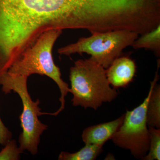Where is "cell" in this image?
Masks as SVG:
<instances>
[{
    "mask_svg": "<svg viewBox=\"0 0 160 160\" xmlns=\"http://www.w3.org/2000/svg\"><path fill=\"white\" fill-rule=\"evenodd\" d=\"M28 78L6 72L0 77V85L5 94L12 91L17 93L22 103L23 109L19 118L22 131L19 138V148L22 152L27 150L32 155L38 153L41 136L48 126L42 123L38 117L43 112L39 107L38 99H32L27 88Z\"/></svg>",
    "mask_w": 160,
    "mask_h": 160,
    "instance_id": "obj_3",
    "label": "cell"
},
{
    "mask_svg": "<svg viewBox=\"0 0 160 160\" xmlns=\"http://www.w3.org/2000/svg\"><path fill=\"white\" fill-rule=\"evenodd\" d=\"M158 78V69L148 95L142 104L132 110H127L122 126L111 139L116 146L129 150L137 158L143 159L149 151L150 135L146 109L152 90Z\"/></svg>",
    "mask_w": 160,
    "mask_h": 160,
    "instance_id": "obj_5",
    "label": "cell"
},
{
    "mask_svg": "<svg viewBox=\"0 0 160 160\" xmlns=\"http://www.w3.org/2000/svg\"><path fill=\"white\" fill-rule=\"evenodd\" d=\"M136 65L129 57L120 56L106 69L107 79L112 88H125L133 81Z\"/></svg>",
    "mask_w": 160,
    "mask_h": 160,
    "instance_id": "obj_6",
    "label": "cell"
},
{
    "mask_svg": "<svg viewBox=\"0 0 160 160\" xmlns=\"http://www.w3.org/2000/svg\"><path fill=\"white\" fill-rule=\"evenodd\" d=\"M135 49H146L154 51L158 57L160 55V25L149 32L141 35L132 46Z\"/></svg>",
    "mask_w": 160,
    "mask_h": 160,
    "instance_id": "obj_10",
    "label": "cell"
},
{
    "mask_svg": "<svg viewBox=\"0 0 160 160\" xmlns=\"http://www.w3.org/2000/svg\"><path fill=\"white\" fill-rule=\"evenodd\" d=\"M139 35L128 30H117L92 33L82 38L76 43L58 49L61 55L86 53L92 60L107 69L115 59L121 56L123 50L132 46Z\"/></svg>",
    "mask_w": 160,
    "mask_h": 160,
    "instance_id": "obj_4",
    "label": "cell"
},
{
    "mask_svg": "<svg viewBox=\"0 0 160 160\" xmlns=\"http://www.w3.org/2000/svg\"><path fill=\"white\" fill-rule=\"evenodd\" d=\"M69 79L74 106L97 110L103 103L111 102L118 94L108 82L106 69L89 59L76 61L70 68Z\"/></svg>",
    "mask_w": 160,
    "mask_h": 160,
    "instance_id": "obj_2",
    "label": "cell"
},
{
    "mask_svg": "<svg viewBox=\"0 0 160 160\" xmlns=\"http://www.w3.org/2000/svg\"><path fill=\"white\" fill-rule=\"evenodd\" d=\"M125 114L117 119L87 127L83 130L82 139L85 144L103 145L111 140L122 124Z\"/></svg>",
    "mask_w": 160,
    "mask_h": 160,
    "instance_id": "obj_7",
    "label": "cell"
},
{
    "mask_svg": "<svg viewBox=\"0 0 160 160\" xmlns=\"http://www.w3.org/2000/svg\"><path fill=\"white\" fill-rule=\"evenodd\" d=\"M12 133L4 125L0 117V146H5L7 142L12 139Z\"/></svg>",
    "mask_w": 160,
    "mask_h": 160,
    "instance_id": "obj_13",
    "label": "cell"
},
{
    "mask_svg": "<svg viewBox=\"0 0 160 160\" xmlns=\"http://www.w3.org/2000/svg\"><path fill=\"white\" fill-rule=\"evenodd\" d=\"M62 32V30L58 29L45 32L6 72L27 78L38 74L46 76L53 80L61 92V106L55 112H46V114L52 116H57L65 109V98L70 92L69 85L62 78L60 69L55 64L52 55L53 46Z\"/></svg>",
    "mask_w": 160,
    "mask_h": 160,
    "instance_id": "obj_1",
    "label": "cell"
},
{
    "mask_svg": "<svg viewBox=\"0 0 160 160\" xmlns=\"http://www.w3.org/2000/svg\"><path fill=\"white\" fill-rule=\"evenodd\" d=\"M150 139L148 153L144 160H160V129L148 126Z\"/></svg>",
    "mask_w": 160,
    "mask_h": 160,
    "instance_id": "obj_11",
    "label": "cell"
},
{
    "mask_svg": "<svg viewBox=\"0 0 160 160\" xmlns=\"http://www.w3.org/2000/svg\"><path fill=\"white\" fill-rule=\"evenodd\" d=\"M4 146V148L0 152V160L20 159L21 154L22 152L18 147L16 140H9Z\"/></svg>",
    "mask_w": 160,
    "mask_h": 160,
    "instance_id": "obj_12",
    "label": "cell"
},
{
    "mask_svg": "<svg viewBox=\"0 0 160 160\" xmlns=\"http://www.w3.org/2000/svg\"><path fill=\"white\" fill-rule=\"evenodd\" d=\"M103 145L85 144L80 150L70 153L62 151L60 153L59 160H94L103 151Z\"/></svg>",
    "mask_w": 160,
    "mask_h": 160,
    "instance_id": "obj_9",
    "label": "cell"
},
{
    "mask_svg": "<svg viewBox=\"0 0 160 160\" xmlns=\"http://www.w3.org/2000/svg\"><path fill=\"white\" fill-rule=\"evenodd\" d=\"M148 126L160 128V87L155 85L152 90L146 109Z\"/></svg>",
    "mask_w": 160,
    "mask_h": 160,
    "instance_id": "obj_8",
    "label": "cell"
}]
</instances>
